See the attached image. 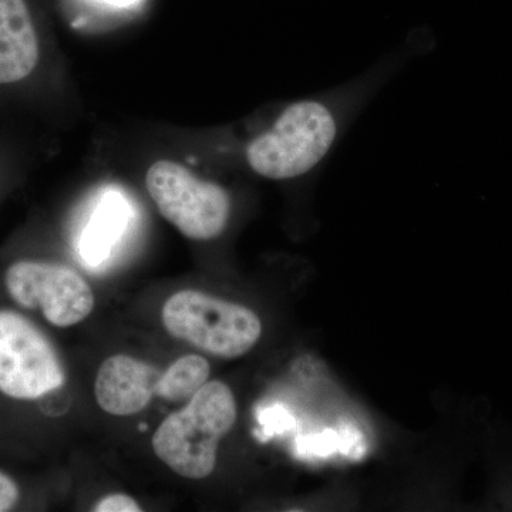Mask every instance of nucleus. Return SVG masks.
<instances>
[{
    "instance_id": "nucleus-13",
    "label": "nucleus",
    "mask_w": 512,
    "mask_h": 512,
    "mask_svg": "<svg viewBox=\"0 0 512 512\" xmlns=\"http://www.w3.org/2000/svg\"><path fill=\"white\" fill-rule=\"evenodd\" d=\"M100 2L107 3V5L117 6V8H128V6H134L140 0H100Z\"/></svg>"
},
{
    "instance_id": "nucleus-3",
    "label": "nucleus",
    "mask_w": 512,
    "mask_h": 512,
    "mask_svg": "<svg viewBox=\"0 0 512 512\" xmlns=\"http://www.w3.org/2000/svg\"><path fill=\"white\" fill-rule=\"evenodd\" d=\"M161 319L171 336L221 359L247 355L262 335L261 319L251 309L191 289L174 293Z\"/></svg>"
},
{
    "instance_id": "nucleus-11",
    "label": "nucleus",
    "mask_w": 512,
    "mask_h": 512,
    "mask_svg": "<svg viewBox=\"0 0 512 512\" xmlns=\"http://www.w3.org/2000/svg\"><path fill=\"white\" fill-rule=\"evenodd\" d=\"M96 512H140V505L126 494H111L100 500L93 508Z\"/></svg>"
},
{
    "instance_id": "nucleus-5",
    "label": "nucleus",
    "mask_w": 512,
    "mask_h": 512,
    "mask_svg": "<svg viewBox=\"0 0 512 512\" xmlns=\"http://www.w3.org/2000/svg\"><path fill=\"white\" fill-rule=\"evenodd\" d=\"M64 382L62 360L45 333L23 313L0 309V394L36 402Z\"/></svg>"
},
{
    "instance_id": "nucleus-12",
    "label": "nucleus",
    "mask_w": 512,
    "mask_h": 512,
    "mask_svg": "<svg viewBox=\"0 0 512 512\" xmlns=\"http://www.w3.org/2000/svg\"><path fill=\"white\" fill-rule=\"evenodd\" d=\"M19 500V484L9 474L0 471V512L13 510Z\"/></svg>"
},
{
    "instance_id": "nucleus-7",
    "label": "nucleus",
    "mask_w": 512,
    "mask_h": 512,
    "mask_svg": "<svg viewBox=\"0 0 512 512\" xmlns=\"http://www.w3.org/2000/svg\"><path fill=\"white\" fill-rule=\"evenodd\" d=\"M160 370L127 355L104 360L97 373L94 394L104 412L113 416L141 413L157 394Z\"/></svg>"
},
{
    "instance_id": "nucleus-6",
    "label": "nucleus",
    "mask_w": 512,
    "mask_h": 512,
    "mask_svg": "<svg viewBox=\"0 0 512 512\" xmlns=\"http://www.w3.org/2000/svg\"><path fill=\"white\" fill-rule=\"evenodd\" d=\"M3 284L16 305L26 311H39L56 328L83 322L96 302L86 279L57 262L20 259L6 268Z\"/></svg>"
},
{
    "instance_id": "nucleus-8",
    "label": "nucleus",
    "mask_w": 512,
    "mask_h": 512,
    "mask_svg": "<svg viewBox=\"0 0 512 512\" xmlns=\"http://www.w3.org/2000/svg\"><path fill=\"white\" fill-rule=\"evenodd\" d=\"M40 60V42L26 0H0V86L28 79Z\"/></svg>"
},
{
    "instance_id": "nucleus-10",
    "label": "nucleus",
    "mask_w": 512,
    "mask_h": 512,
    "mask_svg": "<svg viewBox=\"0 0 512 512\" xmlns=\"http://www.w3.org/2000/svg\"><path fill=\"white\" fill-rule=\"evenodd\" d=\"M211 366L205 357L185 355L175 360L161 375L157 396L167 402L180 403L190 400L208 382Z\"/></svg>"
},
{
    "instance_id": "nucleus-9",
    "label": "nucleus",
    "mask_w": 512,
    "mask_h": 512,
    "mask_svg": "<svg viewBox=\"0 0 512 512\" xmlns=\"http://www.w3.org/2000/svg\"><path fill=\"white\" fill-rule=\"evenodd\" d=\"M130 207L119 192H107L94 208L79 239V249L87 264L99 265L124 234Z\"/></svg>"
},
{
    "instance_id": "nucleus-2",
    "label": "nucleus",
    "mask_w": 512,
    "mask_h": 512,
    "mask_svg": "<svg viewBox=\"0 0 512 512\" xmlns=\"http://www.w3.org/2000/svg\"><path fill=\"white\" fill-rule=\"evenodd\" d=\"M339 130L338 111L328 101H295L249 141L245 160L254 173L268 180H292L308 174L328 156Z\"/></svg>"
},
{
    "instance_id": "nucleus-1",
    "label": "nucleus",
    "mask_w": 512,
    "mask_h": 512,
    "mask_svg": "<svg viewBox=\"0 0 512 512\" xmlns=\"http://www.w3.org/2000/svg\"><path fill=\"white\" fill-rule=\"evenodd\" d=\"M237 421V402L227 384L207 382L153 436V450L178 476L204 480L217 466L218 446Z\"/></svg>"
},
{
    "instance_id": "nucleus-4",
    "label": "nucleus",
    "mask_w": 512,
    "mask_h": 512,
    "mask_svg": "<svg viewBox=\"0 0 512 512\" xmlns=\"http://www.w3.org/2000/svg\"><path fill=\"white\" fill-rule=\"evenodd\" d=\"M146 187L165 220L184 237L211 241L231 217V197L220 184L202 180L183 164L160 160L148 168Z\"/></svg>"
}]
</instances>
